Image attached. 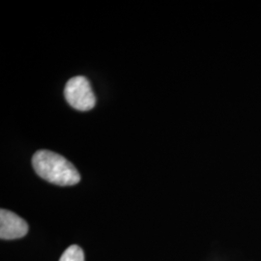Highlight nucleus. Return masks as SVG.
I'll list each match as a JSON object with an SVG mask.
<instances>
[{
	"instance_id": "1",
	"label": "nucleus",
	"mask_w": 261,
	"mask_h": 261,
	"mask_svg": "<svg viewBox=\"0 0 261 261\" xmlns=\"http://www.w3.org/2000/svg\"><path fill=\"white\" fill-rule=\"evenodd\" d=\"M32 165L38 175L51 184L73 186L81 180L80 172L75 166L53 151H37L32 158Z\"/></svg>"
},
{
	"instance_id": "2",
	"label": "nucleus",
	"mask_w": 261,
	"mask_h": 261,
	"mask_svg": "<svg viewBox=\"0 0 261 261\" xmlns=\"http://www.w3.org/2000/svg\"><path fill=\"white\" fill-rule=\"evenodd\" d=\"M66 101L80 112L91 111L96 105V97L89 81L83 75L68 81L64 90Z\"/></svg>"
},
{
	"instance_id": "3",
	"label": "nucleus",
	"mask_w": 261,
	"mask_h": 261,
	"mask_svg": "<svg viewBox=\"0 0 261 261\" xmlns=\"http://www.w3.org/2000/svg\"><path fill=\"white\" fill-rule=\"evenodd\" d=\"M28 232V224L14 212L0 210V238L2 240H14L25 236Z\"/></svg>"
},
{
	"instance_id": "4",
	"label": "nucleus",
	"mask_w": 261,
	"mask_h": 261,
	"mask_svg": "<svg viewBox=\"0 0 261 261\" xmlns=\"http://www.w3.org/2000/svg\"><path fill=\"white\" fill-rule=\"evenodd\" d=\"M59 261H84V252L77 245H71L62 253Z\"/></svg>"
}]
</instances>
